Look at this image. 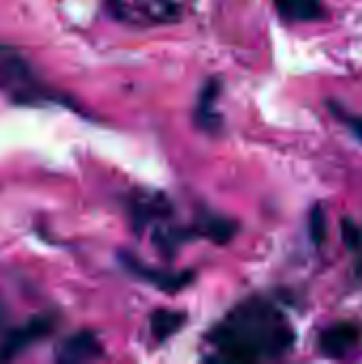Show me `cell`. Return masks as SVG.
<instances>
[{
  "label": "cell",
  "mask_w": 362,
  "mask_h": 364,
  "mask_svg": "<svg viewBox=\"0 0 362 364\" xmlns=\"http://www.w3.org/2000/svg\"><path fill=\"white\" fill-rule=\"evenodd\" d=\"M218 356L209 360L252 364L282 358L294 346V331L275 305L265 299H250L235 307L209 333Z\"/></svg>",
  "instance_id": "6da1fadb"
},
{
  "label": "cell",
  "mask_w": 362,
  "mask_h": 364,
  "mask_svg": "<svg viewBox=\"0 0 362 364\" xmlns=\"http://www.w3.org/2000/svg\"><path fill=\"white\" fill-rule=\"evenodd\" d=\"M0 92L13 102L36 105L47 98L30 62L13 47L0 45Z\"/></svg>",
  "instance_id": "7a4b0ae2"
},
{
  "label": "cell",
  "mask_w": 362,
  "mask_h": 364,
  "mask_svg": "<svg viewBox=\"0 0 362 364\" xmlns=\"http://www.w3.org/2000/svg\"><path fill=\"white\" fill-rule=\"evenodd\" d=\"M107 11L130 26L173 23L181 17V4L175 0H107Z\"/></svg>",
  "instance_id": "3957f363"
},
{
  "label": "cell",
  "mask_w": 362,
  "mask_h": 364,
  "mask_svg": "<svg viewBox=\"0 0 362 364\" xmlns=\"http://www.w3.org/2000/svg\"><path fill=\"white\" fill-rule=\"evenodd\" d=\"M119 260L124 262V267L134 277H139L141 282H147V284L156 286L162 292H179V290L188 288L194 282V273L192 271H179V273H175V271L151 269V267H145L139 258H134L128 252H122L119 254Z\"/></svg>",
  "instance_id": "277c9868"
},
{
  "label": "cell",
  "mask_w": 362,
  "mask_h": 364,
  "mask_svg": "<svg viewBox=\"0 0 362 364\" xmlns=\"http://www.w3.org/2000/svg\"><path fill=\"white\" fill-rule=\"evenodd\" d=\"M53 328V318L49 316H38L32 318L30 322L13 328L11 333H6L0 339V360H11L17 354H21L26 348H30L32 343L41 341L43 337H47Z\"/></svg>",
  "instance_id": "5b68a950"
},
{
  "label": "cell",
  "mask_w": 362,
  "mask_h": 364,
  "mask_svg": "<svg viewBox=\"0 0 362 364\" xmlns=\"http://www.w3.org/2000/svg\"><path fill=\"white\" fill-rule=\"evenodd\" d=\"M173 215V205L162 192H137L130 203V218L137 232H143L147 226L164 222Z\"/></svg>",
  "instance_id": "8992f818"
},
{
  "label": "cell",
  "mask_w": 362,
  "mask_h": 364,
  "mask_svg": "<svg viewBox=\"0 0 362 364\" xmlns=\"http://www.w3.org/2000/svg\"><path fill=\"white\" fill-rule=\"evenodd\" d=\"M361 341V326L354 322H337L322 331L320 350L329 358H344Z\"/></svg>",
  "instance_id": "52a82bcc"
},
{
  "label": "cell",
  "mask_w": 362,
  "mask_h": 364,
  "mask_svg": "<svg viewBox=\"0 0 362 364\" xmlns=\"http://www.w3.org/2000/svg\"><path fill=\"white\" fill-rule=\"evenodd\" d=\"M220 90H222V81L218 77L207 79L203 90H201L196 111H194V124L209 134L222 132V124H224L222 115L215 111V100L220 96Z\"/></svg>",
  "instance_id": "ba28073f"
},
{
  "label": "cell",
  "mask_w": 362,
  "mask_h": 364,
  "mask_svg": "<svg viewBox=\"0 0 362 364\" xmlns=\"http://www.w3.org/2000/svg\"><path fill=\"white\" fill-rule=\"evenodd\" d=\"M100 356H102V346L92 331H81L68 337L66 341H62L58 348V360L68 364L85 363V360H94Z\"/></svg>",
  "instance_id": "9c48e42d"
},
{
  "label": "cell",
  "mask_w": 362,
  "mask_h": 364,
  "mask_svg": "<svg viewBox=\"0 0 362 364\" xmlns=\"http://www.w3.org/2000/svg\"><path fill=\"white\" fill-rule=\"evenodd\" d=\"M192 230H194L196 237H205V239H209V241H213L218 245H226L239 232V224L228 220V218L207 213L192 226Z\"/></svg>",
  "instance_id": "30bf717a"
},
{
  "label": "cell",
  "mask_w": 362,
  "mask_h": 364,
  "mask_svg": "<svg viewBox=\"0 0 362 364\" xmlns=\"http://www.w3.org/2000/svg\"><path fill=\"white\" fill-rule=\"evenodd\" d=\"M194 230L192 226L190 228H177V226H164L162 222L154 224V245L156 250L166 258H175L179 247L188 241V239H194Z\"/></svg>",
  "instance_id": "8fae6325"
},
{
  "label": "cell",
  "mask_w": 362,
  "mask_h": 364,
  "mask_svg": "<svg viewBox=\"0 0 362 364\" xmlns=\"http://www.w3.org/2000/svg\"><path fill=\"white\" fill-rule=\"evenodd\" d=\"M286 21H316L326 15L322 0H273Z\"/></svg>",
  "instance_id": "7c38bea8"
},
{
  "label": "cell",
  "mask_w": 362,
  "mask_h": 364,
  "mask_svg": "<svg viewBox=\"0 0 362 364\" xmlns=\"http://www.w3.org/2000/svg\"><path fill=\"white\" fill-rule=\"evenodd\" d=\"M188 322V316L183 311H173V309H158L151 314V335L156 341H166L173 335H177L183 324Z\"/></svg>",
  "instance_id": "4fadbf2b"
},
{
  "label": "cell",
  "mask_w": 362,
  "mask_h": 364,
  "mask_svg": "<svg viewBox=\"0 0 362 364\" xmlns=\"http://www.w3.org/2000/svg\"><path fill=\"white\" fill-rule=\"evenodd\" d=\"M309 237L316 247H322L329 237V215L322 205H316L309 213Z\"/></svg>",
  "instance_id": "5bb4252c"
},
{
  "label": "cell",
  "mask_w": 362,
  "mask_h": 364,
  "mask_svg": "<svg viewBox=\"0 0 362 364\" xmlns=\"http://www.w3.org/2000/svg\"><path fill=\"white\" fill-rule=\"evenodd\" d=\"M341 237H344V243L348 250L356 252L362 247V228L350 218H344L341 220Z\"/></svg>",
  "instance_id": "9a60e30c"
},
{
  "label": "cell",
  "mask_w": 362,
  "mask_h": 364,
  "mask_svg": "<svg viewBox=\"0 0 362 364\" xmlns=\"http://www.w3.org/2000/svg\"><path fill=\"white\" fill-rule=\"evenodd\" d=\"M333 111L341 117V122H346V126H348V128H350V130H352V132H354V134H356V136L362 141V117H358V115L341 113V111H339V107H335V105H333Z\"/></svg>",
  "instance_id": "2e32d148"
},
{
  "label": "cell",
  "mask_w": 362,
  "mask_h": 364,
  "mask_svg": "<svg viewBox=\"0 0 362 364\" xmlns=\"http://www.w3.org/2000/svg\"><path fill=\"white\" fill-rule=\"evenodd\" d=\"M358 271H361V273H362V260H361V264H358Z\"/></svg>",
  "instance_id": "e0dca14e"
}]
</instances>
